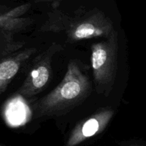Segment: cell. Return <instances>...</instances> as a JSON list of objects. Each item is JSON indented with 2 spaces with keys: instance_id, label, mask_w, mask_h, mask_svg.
Instances as JSON below:
<instances>
[{
  "instance_id": "9",
  "label": "cell",
  "mask_w": 146,
  "mask_h": 146,
  "mask_svg": "<svg viewBox=\"0 0 146 146\" xmlns=\"http://www.w3.org/2000/svg\"><path fill=\"white\" fill-rule=\"evenodd\" d=\"M127 146H144L142 145H139V144H132V145H129Z\"/></svg>"
},
{
  "instance_id": "2",
  "label": "cell",
  "mask_w": 146,
  "mask_h": 146,
  "mask_svg": "<svg viewBox=\"0 0 146 146\" xmlns=\"http://www.w3.org/2000/svg\"><path fill=\"white\" fill-rule=\"evenodd\" d=\"M41 30L64 32L68 40L76 42L96 37L107 38L115 29L108 17L101 11H95L76 17L56 15Z\"/></svg>"
},
{
  "instance_id": "8",
  "label": "cell",
  "mask_w": 146,
  "mask_h": 146,
  "mask_svg": "<svg viewBox=\"0 0 146 146\" xmlns=\"http://www.w3.org/2000/svg\"><path fill=\"white\" fill-rule=\"evenodd\" d=\"M30 7H31L30 4H23V5L15 7L13 9L10 10V11L4 13V14H0V21L8 19L11 18V17H21V16H22L23 14H25L28 11Z\"/></svg>"
},
{
  "instance_id": "4",
  "label": "cell",
  "mask_w": 146,
  "mask_h": 146,
  "mask_svg": "<svg viewBox=\"0 0 146 146\" xmlns=\"http://www.w3.org/2000/svg\"><path fill=\"white\" fill-rule=\"evenodd\" d=\"M59 46L54 44L36 60L32 69L18 90V94L24 97H32L43 91L51 80L52 74V57Z\"/></svg>"
},
{
  "instance_id": "10",
  "label": "cell",
  "mask_w": 146,
  "mask_h": 146,
  "mask_svg": "<svg viewBox=\"0 0 146 146\" xmlns=\"http://www.w3.org/2000/svg\"><path fill=\"white\" fill-rule=\"evenodd\" d=\"M40 1H51V0H38Z\"/></svg>"
},
{
  "instance_id": "3",
  "label": "cell",
  "mask_w": 146,
  "mask_h": 146,
  "mask_svg": "<svg viewBox=\"0 0 146 146\" xmlns=\"http://www.w3.org/2000/svg\"><path fill=\"white\" fill-rule=\"evenodd\" d=\"M118 31H113L103 41L91 46V65L94 83L98 93L108 95L117 72L118 52Z\"/></svg>"
},
{
  "instance_id": "7",
  "label": "cell",
  "mask_w": 146,
  "mask_h": 146,
  "mask_svg": "<svg viewBox=\"0 0 146 146\" xmlns=\"http://www.w3.org/2000/svg\"><path fill=\"white\" fill-rule=\"evenodd\" d=\"M36 52L35 48L19 50L0 59V91L2 92L14 76L18 73L23 63Z\"/></svg>"
},
{
  "instance_id": "11",
  "label": "cell",
  "mask_w": 146,
  "mask_h": 146,
  "mask_svg": "<svg viewBox=\"0 0 146 146\" xmlns=\"http://www.w3.org/2000/svg\"><path fill=\"white\" fill-rule=\"evenodd\" d=\"M0 93H1V91H0Z\"/></svg>"
},
{
  "instance_id": "5",
  "label": "cell",
  "mask_w": 146,
  "mask_h": 146,
  "mask_svg": "<svg viewBox=\"0 0 146 146\" xmlns=\"http://www.w3.org/2000/svg\"><path fill=\"white\" fill-rule=\"evenodd\" d=\"M114 115L111 108H105L82 120L71 132L66 146H76L87 139L102 133Z\"/></svg>"
},
{
  "instance_id": "6",
  "label": "cell",
  "mask_w": 146,
  "mask_h": 146,
  "mask_svg": "<svg viewBox=\"0 0 146 146\" xmlns=\"http://www.w3.org/2000/svg\"><path fill=\"white\" fill-rule=\"evenodd\" d=\"M29 24L21 17H11L0 21V59L13 54L23 47V43L14 40V34Z\"/></svg>"
},
{
  "instance_id": "1",
  "label": "cell",
  "mask_w": 146,
  "mask_h": 146,
  "mask_svg": "<svg viewBox=\"0 0 146 146\" xmlns=\"http://www.w3.org/2000/svg\"><path fill=\"white\" fill-rule=\"evenodd\" d=\"M91 85L76 62L71 61L61 82L34 106L36 117L60 115L79 104L89 94Z\"/></svg>"
}]
</instances>
